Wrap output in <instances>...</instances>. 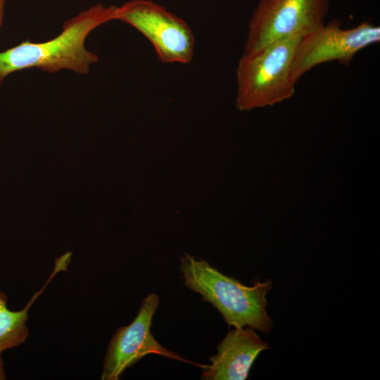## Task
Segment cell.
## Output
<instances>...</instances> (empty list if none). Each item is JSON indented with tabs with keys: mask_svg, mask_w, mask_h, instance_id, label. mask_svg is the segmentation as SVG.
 Wrapping results in <instances>:
<instances>
[{
	"mask_svg": "<svg viewBox=\"0 0 380 380\" xmlns=\"http://www.w3.org/2000/svg\"><path fill=\"white\" fill-rule=\"evenodd\" d=\"M6 379V376L4 371V362L1 359V353H0V380Z\"/></svg>",
	"mask_w": 380,
	"mask_h": 380,
	"instance_id": "cell-11",
	"label": "cell"
},
{
	"mask_svg": "<svg viewBox=\"0 0 380 380\" xmlns=\"http://www.w3.org/2000/svg\"><path fill=\"white\" fill-rule=\"evenodd\" d=\"M115 20L141 33L162 63L186 64L191 61L195 39L191 28L161 5L151 0H129L118 6Z\"/></svg>",
	"mask_w": 380,
	"mask_h": 380,
	"instance_id": "cell-5",
	"label": "cell"
},
{
	"mask_svg": "<svg viewBox=\"0 0 380 380\" xmlns=\"http://www.w3.org/2000/svg\"><path fill=\"white\" fill-rule=\"evenodd\" d=\"M6 0H0V29L3 25Z\"/></svg>",
	"mask_w": 380,
	"mask_h": 380,
	"instance_id": "cell-10",
	"label": "cell"
},
{
	"mask_svg": "<svg viewBox=\"0 0 380 380\" xmlns=\"http://www.w3.org/2000/svg\"><path fill=\"white\" fill-rule=\"evenodd\" d=\"M303 34H295L251 53H243L236 69V107L240 110L273 106L291 98V70Z\"/></svg>",
	"mask_w": 380,
	"mask_h": 380,
	"instance_id": "cell-3",
	"label": "cell"
},
{
	"mask_svg": "<svg viewBox=\"0 0 380 380\" xmlns=\"http://www.w3.org/2000/svg\"><path fill=\"white\" fill-rule=\"evenodd\" d=\"M380 41V27L364 21L350 29L333 20L303 35L296 48L291 70L293 83L312 68L330 61L348 65L365 48Z\"/></svg>",
	"mask_w": 380,
	"mask_h": 380,
	"instance_id": "cell-4",
	"label": "cell"
},
{
	"mask_svg": "<svg viewBox=\"0 0 380 380\" xmlns=\"http://www.w3.org/2000/svg\"><path fill=\"white\" fill-rule=\"evenodd\" d=\"M179 269L184 286L214 305L229 327H248L266 334L271 331L273 321L266 311L270 280L248 286L188 253L181 257Z\"/></svg>",
	"mask_w": 380,
	"mask_h": 380,
	"instance_id": "cell-2",
	"label": "cell"
},
{
	"mask_svg": "<svg viewBox=\"0 0 380 380\" xmlns=\"http://www.w3.org/2000/svg\"><path fill=\"white\" fill-rule=\"evenodd\" d=\"M329 0H259L248 23L243 53L323 25Z\"/></svg>",
	"mask_w": 380,
	"mask_h": 380,
	"instance_id": "cell-6",
	"label": "cell"
},
{
	"mask_svg": "<svg viewBox=\"0 0 380 380\" xmlns=\"http://www.w3.org/2000/svg\"><path fill=\"white\" fill-rule=\"evenodd\" d=\"M117 8L96 4L65 20L54 38L37 43L24 41L0 52V86L10 74L29 68L49 73L68 70L88 74L99 56L86 49L85 40L95 28L115 20Z\"/></svg>",
	"mask_w": 380,
	"mask_h": 380,
	"instance_id": "cell-1",
	"label": "cell"
},
{
	"mask_svg": "<svg viewBox=\"0 0 380 380\" xmlns=\"http://www.w3.org/2000/svg\"><path fill=\"white\" fill-rule=\"evenodd\" d=\"M270 348L255 329L235 328L217 346V353L210 357L211 365L205 369L204 380H244L258 355Z\"/></svg>",
	"mask_w": 380,
	"mask_h": 380,
	"instance_id": "cell-8",
	"label": "cell"
},
{
	"mask_svg": "<svg viewBox=\"0 0 380 380\" xmlns=\"http://www.w3.org/2000/svg\"><path fill=\"white\" fill-rule=\"evenodd\" d=\"M68 262L63 258H58L54 270L43 288L36 292L26 306L20 311H11L6 306L7 296L0 292V353L23 343L29 334L26 322L28 310L37 298L44 291L49 281L61 270H66Z\"/></svg>",
	"mask_w": 380,
	"mask_h": 380,
	"instance_id": "cell-9",
	"label": "cell"
},
{
	"mask_svg": "<svg viewBox=\"0 0 380 380\" xmlns=\"http://www.w3.org/2000/svg\"><path fill=\"white\" fill-rule=\"evenodd\" d=\"M158 304V295L155 293L148 294L143 300L134 319L129 325L115 330L107 348L101 379H119L126 369L148 354H158L172 360L191 363L203 369L207 368L208 365L184 359L156 341L151 332V327Z\"/></svg>",
	"mask_w": 380,
	"mask_h": 380,
	"instance_id": "cell-7",
	"label": "cell"
}]
</instances>
